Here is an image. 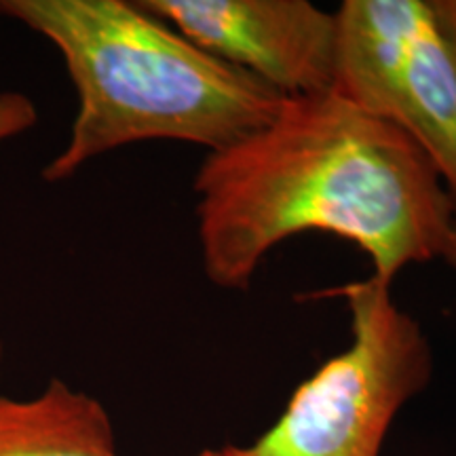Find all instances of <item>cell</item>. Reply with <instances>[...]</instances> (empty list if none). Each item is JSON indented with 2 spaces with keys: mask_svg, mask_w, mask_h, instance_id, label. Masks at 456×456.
I'll return each mask as SVG.
<instances>
[{
  "mask_svg": "<svg viewBox=\"0 0 456 456\" xmlns=\"http://www.w3.org/2000/svg\"><path fill=\"white\" fill-rule=\"evenodd\" d=\"M0 15L55 45L78 95L70 138L43 169L47 182L70 180L94 159L148 140L222 151L269 123L285 102L140 3L0 0Z\"/></svg>",
  "mask_w": 456,
  "mask_h": 456,
  "instance_id": "cell-2",
  "label": "cell"
},
{
  "mask_svg": "<svg viewBox=\"0 0 456 456\" xmlns=\"http://www.w3.org/2000/svg\"><path fill=\"white\" fill-rule=\"evenodd\" d=\"M197 232L203 271L245 289L269 252L302 232H328L393 279L442 256L454 208L419 146L334 89L285 98L254 134L209 152L199 167Z\"/></svg>",
  "mask_w": 456,
  "mask_h": 456,
  "instance_id": "cell-1",
  "label": "cell"
},
{
  "mask_svg": "<svg viewBox=\"0 0 456 456\" xmlns=\"http://www.w3.org/2000/svg\"><path fill=\"white\" fill-rule=\"evenodd\" d=\"M334 91L419 146L456 220V43L431 0H345Z\"/></svg>",
  "mask_w": 456,
  "mask_h": 456,
  "instance_id": "cell-4",
  "label": "cell"
},
{
  "mask_svg": "<svg viewBox=\"0 0 456 456\" xmlns=\"http://www.w3.org/2000/svg\"><path fill=\"white\" fill-rule=\"evenodd\" d=\"M440 258H442L444 262H446V265L450 266V269L456 271V224H454L452 231L448 232L446 243H444V248H442V256H440Z\"/></svg>",
  "mask_w": 456,
  "mask_h": 456,
  "instance_id": "cell-9",
  "label": "cell"
},
{
  "mask_svg": "<svg viewBox=\"0 0 456 456\" xmlns=\"http://www.w3.org/2000/svg\"><path fill=\"white\" fill-rule=\"evenodd\" d=\"M199 49L283 98L334 89L336 11L309 0H138Z\"/></svg>",
  "mask_w": 456,
  "mask_h": 456,
  "instance_id": "cell-5",
  "label": "cell"
},
{
  "mask_svg": "<svg viewBox=\"0 0 456 456\" xmlns=\"http://www.w3.org/2000/svg\"><path fill=\"white\" fill-rule=\"evenodd\" d=\"M0 362H3V345H0Z\"/></svg>",
  "mask_w": 456,
  "mask_h": 456,
  "instance_id": "cell-11",
  "label": "cell"
},
{
  "mask_svg": "<svg viewBox=\"0 0 456 456\" xmlns=\"http://www.w3.org/2000/svg\"><path fill=\"white\" fill-rule=\"evenodd\" d=\"M391 281L368 277L330 289L349 306L351 345L306 379L252 446L216 456H380L393 420L429 385L433 353Z\"/></svg>",
  "mask_w": 456,
  "mask_h": 456,
  "instance_id": "cell-3",
  "label": "cell"
},
{
  "mask_svg": "<svg viewBox=\"0 0 456 456\" xmlns=\"http://www.w3.org/2000/svg\"><path fill=\"white\" fill-rule=\"evenodd\" d=\"M437 20L456 43V0H431Z\"/></svg>",
  "mask_w": 456,
  "mask_h": 456,
  "instance_id": "cell-8",
  "label": "cell"
},
{
  "mask_svg": "<svg viewBox=\"0 0 456 456\" xmlns=\"http://www.w3.org/2000/svg\"><path fill=\"white\" fill-rule=\"evenodd\" d=\"M195 456H216V450H203V452H199Z\"/></svg>",
  "mask_w": 456,
  "mask_h": 456,
  "instance_id": "cell-10",
  "label": "cell"
},
{
  "mask_svg": "<svg viewBox=\"0 0 456 456\" xmlns=\"http://www.w3.org/2000/svg\"><path fill=\"white\" fill-rule=\"evenodd\" d=\"M38 123V110L34 102L20 91L0 94V144L15 135L26 134Z\"/></svg>",
  "mask_w": 456,
  "mask_h": 456,
  "instance_id": "cell-7",
  "label": "cell"
},
{
  "mask_svg": "<svg viewBox=\"0 0 456 456\" xmlns=\"http://www.w3.org/2000/svg\"><path fill=\"white\" fill-rule=\"evenodd\" d=\"M0 456H121L106 408L53 379L30 399L0 395Z\"/></svg>",
  "mask_w": 456,
  "mask_h": 456,
  "instance_id": "cell-6",
  "label": "cell"
}]
</instances>
